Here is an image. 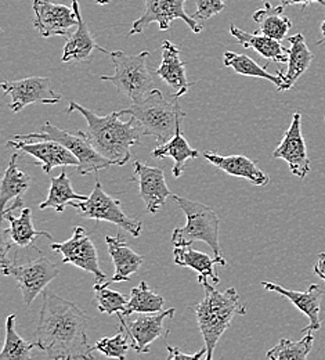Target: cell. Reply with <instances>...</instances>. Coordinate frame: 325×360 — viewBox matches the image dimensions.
Wrapping results in <instances>:
<instances>
[{"mask_svg": "<svg viewBox=\"0 0 325 360\" xmlns=\"http://www.w3.org/2000/svg\"><path fill=\"white\" fill-rule=\"evenodd\" d=\"M95 3H97L98 6H107V4L111 3V0H95Z\"/></svg>", "mask_w": 325, "mask_h": 360, "instance_id": "obj_42", "label": "cell"}, {"mask_svg": "<svg viewBox=\"0 0 325 360\" xmlns=\"http://www.w3.org/2000/svg\"><path fill=\"white\" fill-rule=\"evenodd\" d=\"M1 89L6 96L11 97L8 107L13 112H20L34 103L53 105L61 101V94L51 89L50 79L46 77H28L18 81H3Z\"/></svg>", "mask_w": 325, "mask_h": 360, "instance_id": "obj_12", "label": "cell"}, {"mask_svg": "<svg viewBox=\"0 0 325 360\" xmlns=\"http://www.w3.org/2000/svg\"><path fill=\"white\" fill-rule=\"evenodd\" d=\"M279 1H281V4H282L284 7H286V6H296V4L306 7V6H309L310 3H314V1L321 3L323 0H279Z\"/></svg>", "mask_w": 325, "mask_h": 360, "instance_id": "obj_40", "label": "cell"}, {"mask_svg": "<svg viewBox=\"0 0 325 360\" xmlns=\"http://www.w3.org/2000/svg\"><path fill=\"white\" fill-rule=\"evenodd\" d=\"M7 146L32 155L44 169L45 174H50L57 167H78V158L62 144L54 140H17L10 139Z\"/></svg>", "mask_w": 325, "mask_h": 360, "instance_id": "obj_15", "label": "cell"}, {"mask_svg": "<svg viewBox=\"0 0 325 360\" xmlns=\"http://www.w3.org/2000/svg\"><path fill=\"white\" fill-rule=\"evenodd\" d=\"M164 305H165L164 298L155 294L154 291H151L145 281H141L138 287H133L131 290V300L128 301L125 311L117 315L128 317L132 314H141V315L158 314V312H162Z\"/></svg>", "mask_w": 325, "mask_h": 360, "instance_id": "obj_32", "label": "cell"}, {"mask_svg": "<svg viewBox=\"0 0 325 360\" xmlns=\"http://www.w3.org/2000/svg\"><path fill=\"white\" fill-rule=\"evenodd\" d=\"M50 248L62 255L64 264H72L79 269L92 273L95 283H105L107 276L98 265V254L89 234L82 226L74 227V234L64 243H51Z\"/></svg>", "mask_w": 325, "mask_h": 360, "instance_id": "obj_11", "label": "cell"}, {"mask_svg": "<svg viewBox=\"0 0 325 360\" xmlns=\"http://www.w3.org/2000/svg\"><path fill=\"white\" fill-rule=\"evenodd\" d=\"M262 287L267 291L277 292L281 297L291 301L302 314L307 316L309 324L302 330V333H313L321 328V300H323V290L317 284H312L306 291H293L286 290L276 283L263 281Z\"/></svg>", "mask_w": 325, "mask_h": 360, "instance_id": "obj_18", "label": "cell"}, {"mask_svg": "<svg viewBox=\"0 0 325 360\" xmlns=\"http://www.w3.org/2000/svg\"><path fill=\"white\" fill-rule=\"evenodd\" d=\"M176 314V309H168L158 314H151V316H138L133 320L126 321L124 316L118 315L121 326H124L129 334V337L133 340V349L138 354H148L150 345L158 340L159 337H166L169 334V330L164 326V321L168 317H173Z\"/></svg>", "mask_w": 325, "mask_h": 360, "instance_id": "obj_16", "label": "cell"}, {"mask_svg": "<svg viewBox=\"0 0 325 360\" xmlns=\"http://www.w3.org/2000/svg\"><path fill=\"white\" fill-rule=\"evenodd\" d=\"M17 315L11 314L6 321V342L0 354V360H28L32 358V349L37 342H27L15 331Z\"/></svg>", "mask_w": 325, "mask_h": 360, "instance_id": "obj_33", "label": "cell"}, {"mask_svg": "<svg viewBox=\"0 0 325 360\" xmlns=\"http://www.w3.org/2000/svg\"><path fill=\"white\" fill-rule=\"evenodd\" d=\"M105 243L108 252L114 261L115 273L111 278V283H124L131 281V276L138 273L140 266L144 262V257L135 252L126 243L125 237L119 233L117 236H107Z\"/></svg>", "mask_w": 325, "mask_h": 360, "instance_id": "obj_23", "label": "cell"}, {"mask_svg": "<svg viewBox=\"0 0 325 360\" xmlns=\"http://www.w3.org/2000/svg\"><path fill=\"white\" fill-rule=\"evenodd\" d=\"M173 259L178 266L195 270V273L198 274L199 284H202L204 281H209V280L215 285L219 284L220 280L215 271V265H220V266L227 265L225 257H213L212 258L205 252H199V251L194 250L191 245L175 247Z\"/></svg>", "mask_w": 325, "mask_h": 360, "instance_id": "obj_21", "label": "cell"}, {"mask_svg": "<svg viewBox=\"0 0 325 360\" xmlns=\"http://www.w3.org/2000/svg\"><path fill=\"white\" fill-rule=\"evenodd\" d=\"M75 210H79L86 219H94L95 222H110L114 225L129 231L133 237H139L142 229V222L128 217L122 207L121 201L112 198L108 195L102 184L100 183V179L95 178V184H94L92 194L88 197L85 201H74L71 204Z\"/></svg>", "mask_w": 325, "mask_h": 360, "instance_id": "obj_8", "label": "cell"}, {"mask_svg": "<svg viewBox=\"0 0 325 360\" xmlns=\"http://www.w3.org/2000/svg\"><path fill=\"white\" fill-rule=\"evenodd\" d=\"M320 4H323V6H324V7H325L324 0H323V1H321V3H320ZM321 34H323V39H321V41H319V42H317V45H321V44H324V42H325V20H324V22H323V24H321Z\"/></svg>", "mask_w": 325, "mask_h": 360, "instance_id": "obj_41", "label": "cell"}, {"mask_svg": "<svg viewBox=\"0 0 325 360\" xmlns=\"http://www.w3.org/2000/svg\"><path fill=\"white\" fill-rule=\"evenodd\" d=\"M38 254V259L21 265L15 262V255L14 262H10L1 268L4 276H11L17 281L22 301L27 307H29L37 300V297L45 291L48 283L54 280L60 273V269L41 252V250Z\"/></svg>", "mask_w": 325, "mask_h": 360, "instance_id": "obj_9", "label": "cell"}, {"mask_svg": "<svg viewBox=\"0 0 325 360\" xmlns=\"http://www.w3.org/2000/svg\"><path fill=\"white\" fill-rule=\"evenodd\" d=\"M50 190L48 195L44 202H41L39 208L47 210L51 208L57 212H64V210L71 205L74 201H85L88 200V195L78 194L72 188L71 179L68 178L67 172L62 171L58 176L50 179Z\"/></svg>", "mask_w": 325, "mask_h": 360, "instance_id": "obj_30", "label": "cell"}, {"mask_svg": "<svg viewBox=\"0 0 325 360\" xmlns=\"http://www.w3.org/2000/svg\"><path fill=\"white\" fill-rule=\"evenodd\" d=\"M314 274L319 276L325 283V252L319 254V259L314 266Z\"/></svg>", "mask_w": 325, "mask_h": 360, "instance_id": "obj_39", "label": "cell"}, {"mask_svg": "<svg viewBox=\"0 0 325 360\" xmlns=\"http://www.w3.org/2000/svg\"><path fill=\"white\" fill-rule=\"evenodd\" d=\"M273 157L284 160L288 164L291 172L300 179L310 174V158L302 134V115L299 112L293 114L292 122L279 147L274 150Z\"/></svg>", "mask_w": 325, "mask_h": 360, "instance_id": "obj_14", "label": "cell"}, {"mask_svg": "<svg viewBox=\"0 0 325 360\" xmlns=\"http://www.w3.org/2000/svg\"><path fill=\"white\" fill-rule=\"evenodd\" d=\"M132 179L138 181L140 197L150 214H158L172 195L165 180V172L161 168L135 161V175Z\"/></svg>", "mask_w": 325, "mask_h": 360, "instance_id": "obj_17", "label": "cell"}, {"mask_svg": "<svg viewBox=\"0 0 325 360\" xmlns=\"http://www.w3.org/2000/svg\"><path fill=\"white\" fill-rule=\"evenodd\" d=\"M178 207L185 212L187 225L176 227L172 233V243L175 247L192 245L197 241L206 243L213 251L215 257H223L219 243L220 218L218 214L197 201H191L179 195H172Z\"/></svg>", "mask_w": 325, "mask_h": 360, "instance_id": "obj_5", "label": "cell"}, {"mask_svg": "<svg viewBox=\"0 0 325 360\" xmlns=\"http://www.w3.org/2000/svg\"><path fill=\"white\" fill-rule=\"evenodd\" d=\"M13 139L17 140H54L64 147H67L79 161L77 171L79 175H89V174H97L98 171L110 168L112 164L104 158L101 154H98L94 150L93 146L85 136V132L78 134H69L64 129H60L58 127L53 125L51 122H45L41 128V132L38 134H28V135H15Z\"/></svg>", "mask_w": 325, "mask_h": 360, "instance_id": "obj_7", "label": "cell"}, {"mask_svg": "<svg viewBox=\"0 0 325 360\" xmlns=\"http://www.w3.org/2000/svg\"><path fill=\"white\" fill-rule=\"evenodd\" d=\"M324 122H325V117H324Z\"/></svg>", "mask_w": 325, "mask_h": 360, "instance_id": "obj_43", "label": "cell"}, {"mask_svg": "<svg viewBox=\"0 0 325 360\" xmlns=\"http://www.w3.org/2000/svg\"><path fill=\"white\" fill-rule=\"evenodd\" d=\"M72 7H74L77 18H78V25H77L75 32L65 42L61 61L62 63H81V61H86V60H89L92 57V54H93L95 49L102 51V53H107V50L104 47H101L94 41L92 32L86 27L85 21L82 18V14H81V8H79L78 0H72Z\"/></svg>", "mask_w": 325, "mask_h": 360, "instance_id": "obj_20", "label": "cell"}, {"mask_svg": "<svg viewBox=\"0 0 325 360\" xmlns=\"http://www.w3.org/2000/svg\"><path fill=\"white\" fill-rule=\"evenodd\" d=\"M166 349H168V360H199L202 358H206V348L204 347L198 354H194V355H190V354H183L180 352L179 348H175L172 345H166Z\"/></svg>", "mask_w": 325, "mask_h": 360, "instance_id": "obj_38", "label": "cell"}, {"mask_svg": "<svg viewBox=\"0 0 325 360\" xmlns=\"http://www.w3.org/2000/svg\"><path fill=\"white\" fill-rule=\"evenodd\" d=\"M226 8V0H195V13L192 18L206 21Z\"/></svg>", "mask_w": 325, "mask_h": 360, "instance_id": "obj_37", "label": "cell"}, {"mask_svg": "<svg viewBox=\"0 0 325 360\" xmlns=\"http://www.w3.org/2000/svg\"><path fill=\"white\" fill-rule=\"evenodd\" d=\"M128 335L129 334H128L126 328L124 326H121V330L115 337H105V338L97 341L94 345V351L101 352L107 358L124 360L126 358L128 351L131 348H133L128 344Z\"/></svg>", "mask_w": 325, "mask_h": 360, "instance_id": "obj_36", "label": "cell"}, {"mask_svg": "<svg viewBox=\"0 0 325 360\" xmlns=\"http://www.w3.org/2000/svg\"><path fill=\"white\" fill-rule=\"evenodd\" d=\"M18 154H13L10 158V164L3 175L1 186H0V207L1 211L7 208V204L10 201H14L18 197H24V194L31 187V176L22 172L17 167Z\"/></svg>", "mask_w": 325, "mask_h": 360, "instance_id": "obj_29", "label": "cell"}, {"mask_svg": "<svg viewBox=\"0 0 325 360\" xmlns=\"http://www.w3.org/2000/svg\"><path fill=\"white\" fill-rule=\"evenodd\" d=\"M162 61L155 70V75L159 77L165 84L176 90L175 96L182 97L187 90L195 84H190L186 77V63L180 58V49L171 41L162 44Z\"/></svg>", "mask_w": 325, "mask_h": 360, "instance_id": "obj_19", "label": "cell"}, {"mask_svg": "<svg viewBox=\"0 0 325 360\" xmlns=\"http://www.w3.org/2000/svg\"><path fill=\"white\" fill-rule=\"evenodd\" d=\"M88 323V315L78 305L45 291L35 330L37 348L48 359H94Z\"/></svg>", "mask_w": 325, "mask_h": 360, "instance_id": "obj_1", "label": "cell"}, {"mask_svg": "<svg viewBox=\"0 0 325 360\" xmlns=\"http://www.w3.org/2000/svg\"><path fill=\"white\" fill-rule=\"evenodd\" d=\"M284 6H273L272 3L266 1L265 7L253 13V20L258 22L259 30L258 32L273 39L282 41L286 38L288 31L292 28V22L288 17H285Z\"/></svg>", "mask_w": 325, "mask_h": 360, "instance_id": "obj_28", "label": "cell"}, {"mask_svg": "<svg viewBox=\"0 0 325 360\" xmlns=\"http://www.w3.org/2000/svg\"><path fill=\"white\" fill-rule=\"evenodd\" d=\"M230 34L235 38V41L245 49H252L253 51L259 53L263 58L277 63H288L289 54L288 49L281 45V41L273 39L270 37L262 35L259 32L249 34L238 28L237 25H230Z\"/></svg>", "mask_w": 325, "mask_h": 360, "instance_id": "obj_24", "label": "cell"}, {"mask_svg": "<svg viewBox=\"0 0 325 360\" xmlns=\"http://www.w3.org/2000/svg\"><path fill=\"white\" fill-rule=\"evenodd\" d=\"M206 161H209L216 168L222 169L227 175L235 178H244L253 183L255 186H267L270 178L266 172H263L252 160L245 155H220L216 153H204L202 154Z\"/></svg>", "mask_w": 325, "mask_h": 360, "instance_id": "obj_22", "label": "cell"}, {"mask_svg": "<svg viewBox=\"0 0 325 360\" xmlns=\"http://www.w3.org/2000/svg\"><path fill=\"white\" fill-rule=\"evenodd\" d=\"M313 344L314 337L312 333H307V335L299 341L281 338L279 344L273 347L266 356L270 360H306L313 349Z\"/></svg>", "mask_w": 325, "mask_h": 360, "instance_id": "obj_34", "label": "cell"}, {"mask_svg": "<svg viewBox=\"0 0 325 360\" xmlns=\"http://www.w3.org/2000/svg\"><path fill=\"white\" fill-rule=\"evenodd\" d=\"M115 72L112 75H101V81H108L117 86L121 94H125L132 101H140L151 90H154L152 72L148 68L150 51L144 50L136 56H129L122 50L108 51Z\"/></svg>", "mask_w": 325, "mask_h": 360, "instance_id": "obj_6", "label": "cell"}, {"mask_svg": "<svg viewBox=\"0 0 325 360\" xmlns=\"http://www.w3.org/2000/svg\"><path fill=\"white\" fill-rule=\"evenodd\" d=\"M34 28L42 38L64 37L69 38L72 28L78 25V18L74 7L55 4L50 0H34Z\"/></svg>", "mask_w": 325, "mask_h": 360, "instance_id": "obj_13", "label": "cell"}, {"mask_svg": "<svg viewBox=\"0 0 325 360\" xmlns=\"http://www.w3.org/2000/svg\"><path fill=\"white\" fill-rule=\"evenodd\" d=\"M180 127H182V122L178 124L176 132H175V135L169 141H166L164 144H158L151 151V155L154 158H157V160H162V158H166V157L173 158L175 164H173L172 172H173L175 178H180L183 175L185 165H186L188 160H195V158H198L201 155L199 150L192 148L188 144L186 137L182 135Z\"/></svg>", "mask_w": 325, "mask_h": 360, "instance_id": "obj_25", "label": "cell"}, {"mask_svg": "<svg viewBox=\"0 0 325 360\" xmlns=\"http://www.w3.org/2000/svg\"><path fill=\"white\" fill-rule=\"evenodd\" d=\"M201 285L205 290V297L194 308V311L206 348L205 359L212 360L215 348L225 331L230 327L232 317L246 315V308L241 302L234 287L222 292L218 291L215 284L212 285L209 281H204Z\"/></svg>", "mask_w": 325, "mask_h": 360, "instance_id": "obj_3", "label": "cell"}, {"mask_svg": "<svg viewBox=\"0 0 325 360\" xmlns=\"http://www.w3.org/2000/svg\"><path fill=\"white\" fill-rule=\"evenodd\" d=\"M178 98L173 94L164 96L158 89L151 90L140 101H132V105L118 111L119 115H131L139 122L144 136H152L158 144L169 141L183 121L186 112L180 110Z\"/></svg>", "mask_w": 325, "mask_h": 360, "instance_id": "obj_4", "label": "cell"}, {"mask_svg": "<svg viewBox=\"0 0 325 360\" xmlns=\"http://www.w3.org/2000/svg\"><path fill=\"white\" fill-rule=\"evenodd\" d=\"M291 47L288 50V68L284 72V86L281 91L292 89L296 81L307 71L314 56L306 45L305 37L302 34H296L288 38Z\"/></svg>", "mask_w": 325, "mask_h": 360, "instance_id": "obj_26", "label": "cell"}, {"mask_svg": "<svg viewBox=\"0 0 325 360\" xmlns=\"http://www.w3.org/2000/svg\"><path fill=\"white\" fill-rule=\"evenodd\" d=\"M78 111L88 122V131L85 136L93 146L94 150L107 158L112 165L124 167L131 158V148L139 146L142 131L139 122L131 117L129 121L124 122L119 120V114L112 112L105 117H100L92 110L69 101L67 114Z\"/></svg>", "mask_w": 325, "mask_h": 360, "instance_id": "obj_2", "label": "cell"}, {"mask_svg": "<svg viewBox=\"0 0 325 360\" xmlns=\"http://www.w3.org/2000/svg\"><path fill=\"white\" fill-rule=\"evenodd\" d=\"M186 0H144L142 14L132 24L129 37L141 34L148 25L157 24L159 31H168L172 21L180 18L186 22L194 34L202 32V25L198 20L190 17L185 10Z\"/></svg>", "mask_w": 325, "mask_h": 360, "instance_id": "obj_10", "label": "cell"}, {"mask_svg": "<svg viewBox=\"0 0 325 360\" xmlns=\"http://www.w3.org/2000/svg\"><path fill=\"white\" fill-rule=\"evenodd\" d=\"M223 63H225L226 67H230L239 75L267 79L272 84H274L279 88V90H282V86H284V72L281 70L277 71V74H270V72H267L266 67H260L249 56L237 54L234 51H225L223 53Z\"/></svg>", "mask_w": 325, "mask_h": 360, "instance_id": "obj_31", "label": "cell"}, {"mask_svg": "<svg viewBox=\"0 0 325 360\" xmlns=\"http://www.w3.org/2000/svg\"><path fill=\"white\" fill-rule=\"evenodd\" d=\"M108 283H95L94 284V292H95V302H97V311L100 314H107V315H114V314H121L125 311L128 305V298L111 288H108Z\"/></svg>", "mask_w": 325, "mask_h": 360, "instance_id": "obj_35", "label": "cell"}, {"mask_svg": "<svg viewBox=\"0 0 325 360\" xmlns=\"http://www.w3.org/2000/svg\"><path fill=\"white\" fill-rule=\"evenodd\" d=\"M3 221H8L10 227L7 229V233L10 236V240L14 245L27 248L29 245H34L35 240L42 236L47 240H53V236L45 230H37L32 224V211L29 208H22L21 215L17 218L13 214L1 215Z\"/></svg>", "mask_w": 325, "mask_h": 360, "instance_id": "obj_27", "label": "cell"}]
</instances>
